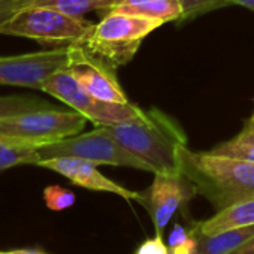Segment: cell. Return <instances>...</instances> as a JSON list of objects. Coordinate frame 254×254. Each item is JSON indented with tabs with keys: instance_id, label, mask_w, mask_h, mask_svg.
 I'll list each match as a JSON object with an SVG mask.
<instances>
[{
	"instance_id": "d6986e66",
	"label": "cell",
	"mask_w": 254,
	"mask_h": 254,
	"mask_svg": "<svg viewBox=\"0 0 254 254\" xmlns=\"http://www.w3.org/2000/svg\"><path fill=\"white\" fill-rule=\"evenodd\" d=\"M44 200L48 209L59 212L73 206L76 202V196L73 191L62 186H48L44 189Z\"/></svg>"
},
{
	"instance_id": "4fadbf2b",
	"label": "cell",
	"mask_w": 254,
	"mask_h": 254,
	"mask_svg": "<svg viewBox=\"0 0 254 254\" xmlns=\"http://www.w3.org/2000/svg\"><path fill=\"white\" fill-rule=\"evenodd\" d=\"M106 11H117L142 18L157 20L162 24L180 21L181 18L180 0H115V3Z\"/></svg>"
},
{
	"instance_id": "3957f363",
	"label": "cell",
	"mask_w": 254,
	"mask_h": 254,
	"mask_svg": "<svg viewBox=\"0 0 254 254\" xmlns=\"http://www.w3.org/2000/svg\"><path fill=\"white\" fill-rule=\"evenodd\" d=\"M160 26L163 24L157 20L105 11L102 20L94 23L90 35L79 45L118 69L136 56L144 39Z\"/></svg>"
},
{
	"instance_id": "2e32d148",
	"label": "cell",
	"mask_w": 254,
	"mask_h": 254,
	"mask_svg": "<svg viewBox=\"0 0 254 254\" xmlns=\"http://www.w3.org/2000/svg\"><path fill=\"white\" fill-rule=\"evenodd\" d=\"M39 160L38 148L0 139V172L23 165H38Z\"/></svg>"
},
{
	"instance_id": "7402d4cb",
	"label": "cell",
	"mask_w": 254,
	"mask_h": 254,
	"mask_svg": "<svg viewBox=\"0 0 254 254\" xmlns=\"http://www.w3.org/2000/svg\"><path fill=\"white\" fill-rule=\"evenodd\" d=\"M169 254H197V238L194 232L190 229V236L180 244L168 247Z\"/></svg>"
},
{
	"instance_id": "e0dca14e",
	"label": "cell",
	"mask_w": 254,
	"mask_h": 254,
	"mask_svg": "<svg viewBox=\"0 0 254 254\" xmlns=\"http://www.w3.org/2000/svg\"><path fill=\"white\" fill-rule=\"evenodd\" d=\"M53 106L50 102L32 96H0V120Z\"/></svg>"
},
{
	"instance_id": "5b68a950",
	"label": "cell",
	"mask_w": 254,
	"mask_h": 254,
	"mask_svg": "<svg viewBox=\"0 0 254 254\" xmlns=\"http://www.w3.org/2000/svg\"><path fill=\"white\" fill-rule=\"evenodd\" d=\"M94 23L45 6H26L0 29V35L32 39L41 44H82Z\"/></svg>"
},
{
	"instance_id": "6da1fadb",
	"label": "cell",
	"mask_w": 254,
	"mask_h": 254,
	"mask_svg": "<svg viewBox=\"0 0 254 254\" xmlns=\"http://www.w3.org/2000/svg\"><path fill=\"white\" fill-rule=\"evenodd\" d=\"M178 165L196 187L197 194L208 199L215 211L254 197V163L224 157L211 151H193L187 145L178 150Z\"/></svg>"
},
{
	"instance_id": "9c48e42d",
	"label": "cell",
	"mask_w": 254,
	"mask_h": 254,
	"mask_svg": "<svg viewBox=\"0 0 254 254\" xmlns=\"http://www.w3.org/2000/svg\"><path fill=\"white\" fill-rule=\"evenodd\" d=\"M64 70L88 94L99 100L112 103L130 102L117 78V67L79 44L69 45V62Z\"/></svg>"
},
{
	"instance_id": "d4e9b609",
	"label": "cell",
	"mask_w": 254,
	"mask_h": 254,
	"mask_svg": "<svg viewBox=\"0 0 254 254\" xmlns=\"http://www.w3.org/2000/svg\"><path fill=\"white\" fill-rule=\"evenodd\" d=\"M0 254H48L42 248H20L11 251H0Z\"/></svg>"
},
{
	"instance_id": "30bf717a",
	"label": "cell",
	"mask_w": 254,
	"mask_h": 254,
	"mask_svg": "<svg viewBox=\"0 0 254 254\" xmlns=\"http://www.w3.org/2000/svg\"><path fill=\"white\" fill-rule=\"evenodd\" d=\"M69 45L54 50L0 57V85L41 90L42 84L56 72L66 69Z\"/></svg>"
},
{
	"instance_id": "ac0fdd59",
	"label": "cell",
	"mask_w": 254,
	"mask_h": 254,
	"mask_svg": "<svg viewBox=\"0 0 254 254\" xmlns=\"http://www.w3.org/2000/svg\"><path fill=\"white\" fill-rule=\"evenodd\" d=\"M180 5H181L180 21H187L232 3L229 0H180Z\"/></svg>"
},
{
	"instance_id": "52a82bcc",
	"label": "cell",
	"mask_w": 254,
	"mask_h": 254,
	"mask_svg": "<svg viewBox=\"0 0 254 254\" xmlns=\"http://www.w3.org/2000/svg\"><path fill=\"white\" fill-rule=\"evenodd\" d=\"M41 90L66 103L73 111L82 114L96 127L123 123L132 118H138L144 114V109L132 102L112 103L93 97L64 69L51 75L42 84Z\"/></svg>"
},
{
	"instance_id": "8fae6325",
	"label": "cell",
	"mask_w": 254,
	"mask_h": 254,
	"mask_svg": "<svg viewBox=\"0 0 254 254\" xmlns=\"http://www.w3.org/2000/svg\"><path fill=\"white\" fill-rule=\"evenodd\" d=\"M38 166L44 169H50L53 172H57L67 178L72 184L93 190V191H105V193H112L117 194L126 200H136L139 199V191H133L126 189L115 181L109 180L105 177L93 162L78 159V157H54V159H47L41 160Z\"/></svg>"
},
{
	"instance_id": "cb8c5ba5",
	"label": "cell",
	"mask_w": 254,
	"mask_h": 254,
	"mask_svg": "<svg viewBox=\"0 0 254 254\" xmlns=\"http://www.w3.org/2000/svg\"><path fill=\"white\" fill-rule=\"evenodd\" d=\"M230 254H254V236L251 239H248L245 244H242L239 248L232 251Z\"/></svg>"
},
{
	"instance_id": "603a6c76",
	"label": "cell",
	"mask_w": 254,
	"mask_h": 254,
	"mask_svg": "<svg viewBox=\"0 0 254 254\" xmlns=\"http://www.w3.org/2000/svg\"><path fill=\"white\" fill-rule=\"evenodd\" d=\"M190 236V230H187V229H184L181 224H175L174 226V229H172V232H171V235H169V238H168V247H172V245H175V244H180V242H183L184 239H187Z\"/></svg>"
},
{
	"instance_id": "484cf974",
	"label": "cell",
	"mask_w": 254,
	"mask_h": 254,
	"mask_svg": "<svg viewBox=\"0 0 254 254\" xmlns=\"http://www.w3.org/2000/svg\"><path fill=\"white\" fill-rule=\"evenodd\" d=\"M229 2L232 5H239V6H244L254 12V0H229Z\"/></svg>"
},
{
	"instance_id": "4316f807",
	"label": "cell",
	"mask_w": 254,
	"mask_h": 254,
	"mask_svg": "<svg viewBox=\"0 0 254 254\" xmlns=\"http://www.w3.org/2000/svg\"><path fill=\"white\" fill-rule=\"evenodd\" d=\"M244 127H248V129H254V114H253V115L245 121Z\"/></svg>"
},
{
	"instance_id": "7c38bea8",
	"label": "cell",
	"mask_w": 254,
	"mask_h": 254,
	"mask_svg": "<svg viewBox=\"0 0 254 254\" xmlns=\"http://www.w3.org/2000/svg\"><path fill=\"white\" fill-rule=\"evenodd\" d=\"M193 226L203 235H215L236 227L254 226V197L238 202L223 211H217L212 217L196 221Z\"/></svg>"
},
{
	"instance_id": "277c9868",
	"label": "cell",
	"mask_w": 254,
	"mask_h": 254,
	"mask_svg": "<svg viewBox=\"0 0 254 254\" xmlns=\"http://www.w3.org/2000/svg\"><path fill=\"white\" fill-rule=\"evenodd\" d=\"M87 118L76 111H62L57 106L24 112L0 120V139L41 148L84 130Z\"/></svg>"
},
{
	"instance_id": "ffe728a7",
	"label": "cell",
	"mask_w": 254,
	"mask_h": 254,
	"mask_svg": "<svg viewBox=\"0 0 254 254\" xmlns=\"http://www.w3.org/2000/svg\"><path fill=\"white\" fill-rule=\"evenodd\" d=\"M30 6V0H0V29L20 9Z\"/></svg>"
},
{
	"instance_id": "5bb4252c",
	"label": "cell",
	"mask_w": 254,
	"mask_h": 254,
	"mask_svg": "<svg viewBox=\"0 0 254 254\" xmlns=\"http://www.w3.org/2000/svg\"><path fill=\"white\" fill-rule=\"evenodd\" d=\"M115 0H30V6H45L73 17H84L93 11H106Z\"/></svg>"
},
{
	"instance_id": "ba28073f",
	"label": "cell",
	"mask_w": 254,
	"mask_h": 254,
	"mask_svg": "<svg viewBox=\"0 0 254 254\" xmlns=\"http://www.w3.org/2000/svg\"><path fill=\"white\" fill-rule=\"evenodd\" d=\"M197 194L191 181L180 172L154 174L151 186L139 193L138 202L148 211L156 235L163 232L172 217Z\"/></svg>"
},
{
	"instance_id": "9a60e30c",
	"label": "cell",
	"mask_w": 254,
	"mask_h": 254,
	"mask_svg": "<svg viewBox=\"0 0 254 254\" xmlns=\"http://www.w3.org/2000/svg\"><path fill=\"white\" fill-rule=\"evenodd\" d=\"M209 151L218 156L254 163V129L242 127V130L235 138L215 145Z\"/></svg>"
},
{
	"instance_id": "8992f818",
	"label": "cell",
	"mask_w": 254,
	"mask_h": 254,
	"mask_svg": "<svg viewBox=\"0 0 254 254\" xmlns=\"http://www.w3.org/2000/svg\"><path fill=\"white\" fill-rule=\"evenodd\" d=\"M38 154L41 160L54 157H78L96 165L124 166L151 172L144 162H141L129 151H126L106 130L105 126H99L94 130L87 133H78L54 144L44 145L38 148Z\"/></svg>"
},
{
	"instance_id": "44dd1931",
	"label": "cell",
	"mask_w": 254,
	"mask_h": 254,
	"mask_svg": "<svg viewBox=\"0 0 254 254\" xmlns=\"http://www.w3.org/2000/svg\"><path fill=\"white\" fill-rule=\"evenodd\" d=\"M133 254H169V250L163 242V238L156 235L154 238L145 239Z\"/></svg>"
},
{
	"instance_id": "7a4b0ae2",
	"label": "cell",
	"mask_w": 254,
	"mask_h": 254,
	"mask_svg": "<svg viewBox=\"0 0 254 254\" xmlns=\"http://www.w3.org/2000/svg\"><path fill=\"white\" fill-rule=\"evenodd\" d=\"M105 127L126 151L144 162L151 174L180 172L178 150L187 145V136L171 115L153 108L138 118Z\"/></svg>"
}]
</instances>
